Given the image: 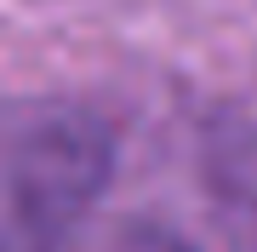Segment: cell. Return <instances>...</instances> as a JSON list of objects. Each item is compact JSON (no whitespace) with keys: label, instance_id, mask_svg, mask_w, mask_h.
Segmentation results:
<instances>
[{"label":"cell","instance_id":"1","mask_svg":"<svg viewBox=\"0 0 257 252\" xmlns=\"http://www.w3.org/2000/svg\"><path fill=\"white\" fill-rule=\"evenodd\" d=\"M114 166V132L74 98H0V252H63Z\"/></svg>","mask_w":257,"mask_h":252},{"label":"cell","instance_id":"2","mask_svg":"<svg viewBox=\"0 0 257 252\" xmlns=\"http://www.w3.org/2000/svg\"><path fill=\"white\" fill-rule=\"evenodd\" d=\"M63 252H194V246L183 241V235L149 224V218H120V224L97 229V235H80V229H74Z\"/></svg>","mask_w":257,"mask_h":252}]
</instances>
